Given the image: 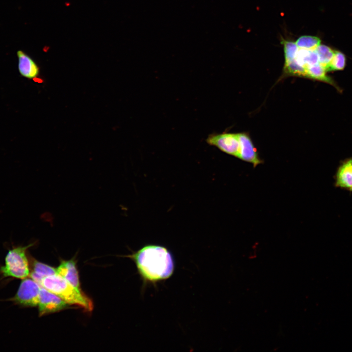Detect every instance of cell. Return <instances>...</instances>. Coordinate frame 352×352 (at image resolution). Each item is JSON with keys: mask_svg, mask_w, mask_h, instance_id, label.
I'll use <instances>...</instances> for the list:
<instances>
[{"mask_svg": "<svg viewBox=\"0 0 352 352\" xmlns=\"http://www.w3.org/2000/svg\"><path fill=\"white\" fill-rule=\"evenodd\" d=\"M136 264L144 283L155 284L166 280L173 274L174 259L165 247L154 244L144 246L128 256Z\"/></svg>", "mask_w": 352, "mask_h": 352, "instance_id": "cell-1", "label": "cell"}, {"mask_svg": "<svg viewBox=\"0 0 352 352\" xmlns=\"http://www.w3.org/2000/svg\"><path fill=\"white\" fill-rule=\"evenodd\" d=\"M40 285L59 296L67 304L77 305L87 311L93 309L90 299L57 274L44 278Z\"/></svg>", "mask_w": 352, "mask_h": 352, "instance_id": "cell-2", "label": "cell"}, {"mask_svg": "<svg viewBox=\"0 0 352 352\" xmlns=\"http://www.w3.org/2000/svg\"><path fill=\"white\" fill-rule=\"evenodd\" d=\"M33 245L14 246L10 249L5 258V264L0 267V273L3 278L11 277L24 279L29 277L30 270L26 250Z\"/></svg>", "mask_w": 352, "mask_h": 352, "instance_id": "cell-3", "label": "cell"}, {"mask_svg": "<svg viewBox=\"0 0 352 352\" xmlns=\"http://www.w3.org/2000/svg\"><path fill=\"white\" fill-rule=\"evenodd\" d=\"M41 286L32 278L22 279L15 295L8 300L24 307L38 306Z\"/></svg>", "mask_w": 352, "mask_h": 352, "instance_id": "cell-4", "label": "cell"}, {"mask_svg": "<svg viewBox=\"0 0 352 352\" xmlns=\"http://www.w3.org/2000/svg\"><path fill=\"white\" fill-rule=\"evenodd\" d=\"M206 141L209 145L215 146L227 154L239 157L240 145L238 133L211 134Z\"/></svg>", "mask_w": 352, "mask_h": 352, "instance_id": "cell-5", "label": "cell"}, {"mask_svg": "<svg viewBox=\"0 0 352 352\" xmlns=\"http://www.w3.org/2000/svg\"><path fill=\"white\" fill-rule=\"evenodd\" d=\"M67 305L59 296L41 286L38 305L40 316L62 310Z\"/></svg>", "mask_w": 352, "mask_h": 352, "instance_id": "cell-6", "label": "cell"}, {"mask_svg": "<svg viewBox=\"0 0 352 352\" xmlns=\"http://www.w3.org/2000/svg\"><path fill=\"white\" fill-rule=\"evenodd\" d=\"M238 135L240 145L239 158L252 163L254 167L262 163L263 161L248 134L243 132L238 133Z\"/></svg>", "mask_w": 352, "mask_h": 352, "instance_id": "cell-7", "label": "cell"}, {"mask_svg": "<svg viewBox=\"0 0 352 352\" xmlns=\"http://www.w3.org/2000/svg\"><path fill=\"white\" fill-rule=\"evenodd\" d=\"M18 69L20 74L25 78L33 79L40 72V68L34 60L24 51L17 52Z\"/></svg>", "mask_w": 352, "mask_h": 352, "instance_id": "cell-8", "label": "cell"}, {"mask_svg": "<svg viewBox=\"0 0 352 352\" xmlns=\"http://www.w3.org/2000/svg\"><path fill=\"white\" fill-rule=\"evenodd\" d=\"M56 273L65 279L76 290L82 292L80 287L78 271L73 259L62 261L56 268Z\"/></svg>", "mask_w": 352, "mask_h": 352, "instance_id": "cell-9", "label": "cell"}, {"mask_svg": "<svg viewBox=\"0 0 352 352\" xmlns=\"http://www.w3.org/2000/svg\"><path fill=\"white\" fill-rule=\"evenodd\" d=\"M336 185L352 191V159L339 168L336 174Z\"/></svg>", "mask_w": 352, "mask_h": 352, "instance_id": "cell-10", "label": "cell"}, {"mask_svg": "<svg viewBox=\"0 0 352 352\" xmlns=\"http://www.w3.org/2000/svg\"><path fill=\"white\" fill-rule=\"evenodd\" d=\"M32 262V270L29 277L39 285L44 278L57 274L56 268L50 265L35 259Z\"/></svg>", "mask_w": 352, "mask_h": 352, "instance_id": "cell-11", "label": "cell"}, {"mask_svg": "<svg viewBox=\"0 0 352 352\" xmlns=\"http://www.w3.org/2000/svg\"><path fill=\"white\" fill-rule=\"evenodd\" d=\"M295 59L303 66H308L318 63V57L315 50L299 48Z\"/></svg>", "mask_w": 352, "mask_h": 352, "instance_id": "cell-12", "label": "cell"}, {"mask_svg": "<svg viewBox=\"0 0 352 352\" xmlns=\"http://www.w3.org/2000/svg\"><path fill=\"white\" fill-rule=\"evenodd\" d=\"M326 68L319 63L308 66L306 68V77L328 83L333 85L331 79L326 74Z\"/></svg>", "mask_w": 352, "mask_h": 352, "instance_id": "cell-13", "label": "cell"}, {"mask_svg": "<svg viewBox=\"0 0 352 352\" xmlns=\"http://www.w3.org/2000/svg\"><path fill=\"white\" fill-rule=\"evenodd\" d=\"M318 57V63L323 66L327 70V67L334 55V51L325 45L320 44L315 49Z\"/></svg>", "mask_w": 352, "mask_h": 352, "instance_id": "cell-14", "label": "cell"}, {"mask_svg": "<svg viewBox=\"0 0 352 352\" xmlns=\"http://www.w3.org/2000/svg\"><path fill=\"white\" fill-rule=\"evenodd\" d=\"M321 41L317 37L303 36L298 39L296 44L299 48L314 50L320 44Z\"/></svg>", "mask_w": 352, "mask_h": 352, "instance_id": "cell-15", "label": "cell"}, {"mask_svg": "<svg viewBox=\"0 0 352 352\" xmlns=\"http://www.w3.org/2000/svg\"><path fill=\"white\" fill-rule=\"evenodd\" d=\"M285 71L288 75L306 77V68L299 64L295 58L285 63Z\"/></svg>", "mask_w": 352, "mask_h": 352, "instance_id": "cell-16", "label": "cell"}, {"mask_svg": "<svg viewBox=\"0 0 352 352\" xmlns=\"http://www.w3.org/2000/svg\"><path fill=\"white\" fill-rule=\"evenodd\" d=\"M345 65L346 57L344 54L340 51H334L333 56L327 67V71L342 70Z\"/></svg>", "mask_w": 352, "mask_h": 352, "instance_id": "cell-17", "label": "cell"}, {"mask_svg": "<svg viewBox=\"0 0 352 352\" xmlns=\"http://www.w3.org/2000/svg\"><path fill=\"white\" fill-rule=\"evenodd\" d=\"M283 44H284L286 63L295 58L299 48L296 43L292 42L284 41Z\"/></svg>", "mask_w": 352, "mask_h": 352, "instance_id": "cell-18", "label": "cell"}]
</instances>
